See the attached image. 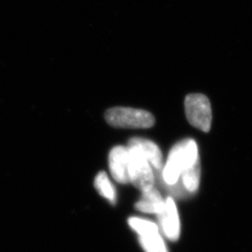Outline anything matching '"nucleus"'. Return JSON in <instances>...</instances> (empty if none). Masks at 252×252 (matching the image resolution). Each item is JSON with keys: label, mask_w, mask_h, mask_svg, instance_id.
Wrapping results in <instances>:
<instances>
[{"label": "nucleus", "mask_w": 252, "mask_h": 252, "mask_svg": "<svg viewBox=\"0 0 252 252\" xmlns=\"http://www.w3.org/2000/svg\"><path fill=\"white\" fill-rule=\"evenodd\" d=\"M164 203L159 193V191L154 188L143 191L142 197L138 203H136L135 208L144 213L160 214L164 207Z\"/></svg>", "instance_id": "nucleus-8"}, {"label": "nucleus", "mask_w": 252, "mask_h": 252, "mask_svg": "<svg viewBox=\"0 0 252 252\" xmlns=\"http://www.w3.org/2000/svg\"><path fill=\"white\" fill-rule=\"evenodd\" d=\"M129 225L131 226L139 236H145L149 234L159 233L158 226L150 220L139 219V218H131L129 219Z\"/></svg>", "instance_id": "nucleus-11"}, {"label": "nucleus", "mask_w": 252, "mask_h": 252, "mask_svg": "<svg viewBox=\"0 0 252 252\" xmlns=\"http://www.w3.org/2000/svg\"><path fill=\"white\" fill-rule=\"evenodd\" d=\"M129 155V180L142 192L153 188L154 175L151 163L135 147L127 146Z\"/></svg>", "instance_id": "nucleus-4"}, {"label": "nucleus", "mask_w": 252, "mask_h": 252, "mask_svg": "<svg viewBox=\"0 0 252 252\" xmlns=\"http://www.w3.org/2000/svg\"><path fill=\"white\" fill-rule=\"evenodd\" d=\"M158 217L165 236L172 241L177 240L180 234V218L177 206L171 197L165 200L164 207Z\"/></svg>", "instance_id": "nucleus-6"}, {"label": "nucleus", "mask_w": 252, "mask_h": 252, "mask_svg": "<svg viewBox=\"0 0 252 252\" xmlns=\"http://www.w3.org/2000/svg\"><path fill=\"white\" fill-rule=\"evenodd\" d=\"M200 163L198 147L191 138L183 139L175 145L168 154L162 171L164 182L173 187L180 180V176Z\"/></svg>", "instance_id": "nucleus-1"}, {"label": "nucleus", "mask_w": 252, "mask_h": 252, "mask_svg": "<svg viewBox=\"0 0 252 252\" xmlns=\"http://www.w3.org/2000/svg\"><path fill=\"white\" fill-rule=\"evenodd\" d=\"M128 146L138 149L155 170H160L162 168V153L160 148L153 141L142 137H133L129 139Z\"/></svg>", "instance_id": "nucleus-7"}, {"label": "nucleus", "mask_w": 252, "mask_h": 252, "mask_svg": "<svg viewBox=\"0 0 252 252\" xmlns=\"http://www.w3.org/2000/svg\"><path fill=\"white\" fill-rule=\"evenodd\" d=\"M139 242L146 252H168L159 233L139 236Z\"/></svg>", "instance_id": "nucleus-9"}, {"label": "nucleus", "mask_w": 252, "mask_h": 252, "mask_svg": "<svg viewBox=\"0 0 252 252\" xmlns=\"http://www.w3.org/2000/svg\"><path fill=\"white\" fill-rule=\"evenodd\" d=\"M185 114L190 126L203 132H209L212 122L210 102L201 94H188L184 102Z\"/></svg>", "instance_id": "nucleus-3"}, {"label": "nucleus", "mask_w": 252, "mask_h": 252, "mask_svg": "<svg viewBox=\"0 0 252 252\" xmlns=\"http://www.w3.org/2000/svg\"><path fill=\"white\" fill-rule=\"evenodd\" d=\"M94 186L99 191L100 194L108 199L112 204L115 203V189H113L108 176L105 172H100L94 180Z\"/></svg>", "instance_id": "nucleus-10"}, {"label": "nucleus", "mask_w": 252, "mask_h": 252, "mask_svg": "<svg viewBox=\"0 0 252 252\" xmlns=\"http://www.w3.org/2000/svg\"><path fill=\"white\" fill-rule=\"evenodd\" d=\"M105 119L109 126L126 129L151 128L155 123L153 114L147 110L125 107L109 108L105 114Z\"/></svg>", "instance_id": "nucleus-2"}, {"label": "nucleus", "mask_w": 252, "mask_h": 252, "mask_svg": "<svg viewBox=\"0 0 252 252\" xmlns=\"http://www.w3.org/2000/svg\"><path fill=\"white\" fill-rule=\"evenodd\" d=\"M108 165L113 179L119 183H128L129 180V155L127 147L116 146L108 155Z\"/></svg>", "instance_id": "nucleus-5"}]
</instances>
